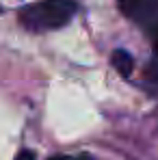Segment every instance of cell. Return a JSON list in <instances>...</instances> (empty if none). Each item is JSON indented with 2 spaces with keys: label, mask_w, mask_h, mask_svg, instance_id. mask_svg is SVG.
Returning <instances> with one entry per match:
<instances>
[{
  "label": "cell",
  "mask_w": 158,
  "mask_h": 160,
  "mask_svg": "<svg viewBox=\"0 0 158 160\" xmlns=\"http://www.w3.org/2000/svg\"><path fill=\"white\" fill-rule=\"evenodd\" d=\"M0 13H2V7H0Z\"/></svg>",
  "instance_id": "obj_7"
},
{
  "label": "cell",
  "mask_w": 158,
  "mask_h": 160,
  "mask_svg": "<svg viewBox=\"0 0 158 160\" xmlns=\"http://www.w3.org/2000/svg\"><path fill=\"white\" fill-rule=\"evenodd\" d=\"M150 32H152V39H154V50H156V54H158V22L150 28Z\"/></svg>",
  "instance_id": "obj_5"
},
{
  "label": "cell",
  "mask_w": 158,
  "mask_h": 160,
  "mask_svg": "<svg viewBox=\"0 0 158 160\" xmlns=\"http://www.w3.org/2000/svg\"><path fill=\"white\" fill-rule=\"evenodd\" d=\"M110 63H113V67H115L124 78H128L132 74V69H134V61H132V56L126 52V50H115Z\"/></svg>",
  "instance_id": "obj_3"
},
{
  "label": "cell",
  "mask_w": 158,
  "mask_h": 160,
  "mask_svg": "<svg viewBox=\"0 0 158 160\" xmlns=\"http://www.w3.org/2000/svg\"><path fill=\"white\" fill-rule=\"evenodd\" d=\"M117 4L126 18L145 28H152L158 22V0H117Z\"/></svg>",
  "instance_id": "obj_2"
},
{
  "label": "cell",
  "mask_w": 158,
  "mask_h": 160,
  "mask_svg": "<svg viewBox=\"0 0 158 160\" xmlns=\"http://www.w3.org/2000/svg\"><path fill=\"white\" fill-rule=\"evenodd\" d=\"M50 160H91L89 156H78V158H69V156H52Z\"/></svg>",
  "instance_id": "obj_6"
},
{
  "label": "cell",
  "mask_w": 158,
  "mask_h": 160,
  "mask_svg": "<svg viewBox=\"0 0 158 160\" xmlns=\"http://www.w3.org/2000/svg\"><path fill=\"white\" fill-rule=\"evenodd\" d=\"M15 160H37V156H35V152L24 149V152H20V154H18V158H15Z\"/></svg>",
  "instance_id": "obj_4"
},
{
  "label": "cell",
  "mask_w": 158,
  "mask_h": 160,
  "mask_svg": "<svg viewBox=\"0 0 158 160\" xmlns=\"http://www.w3.org/2000/svg\"><path fill=\"white\" fill-rule=\"evenodd\" d=\"M78 4L74 0H39L20 11V22L30 32L56 30L72 22Z\"/></svg>",
  "instance_id": "obj_1"
}]
</instances>
